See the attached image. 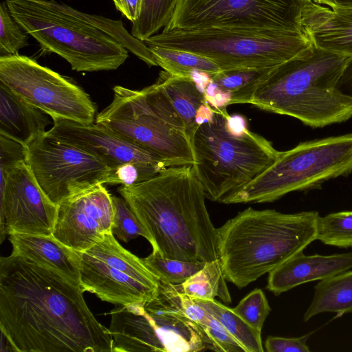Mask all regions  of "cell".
Listing matches in <instances>:
<instances>
[{
	"label": "cell",
	"mask_w": 352,
	"mask_h": 352,
	"mask_svg": "<svg viewBox=\"0 0 352 352\" xmlns=\"http://www.w3.org/2000/svg\"><path fill=\"white\" fill-rule=\"evenodd\" d=\"M317 4L329 6L331 9L352 10V0H311Z\"/></svg>",
	"instance_id": "obj_41"
},
{
	"label": "cell",
	"mask_w": 352,
	"mask_h": 352,
	"mask_svg": "<svg viewBox=\"0 0 352 352\" xmlns=\"http://www.w3.org/2000/svg\"><path fill=\"white\" fill-rule=\"evenodd\" d=\"M232 309L248 324L260 331L271 311L264 292L258 288L247 294Z\"/></svg>",
	"instance_id": "obj_33"
},
{
	"label": "cell",
	"mask_w": 352,
	"mask_h": 352,
	"mask_svg": "<svg viewBox=\"0 0 352 352\" xmlns=\"http://www.w3.org/2000/svg\"><path fill=\"white\" fill-rule=\"evenodd\" d=\"M50 116L0 83V133L25 144L46 132Z\"/></svg>",
	"instance_id": "obj_21"
},
{
	"label": "cell",
	"mask_w": 352,
	"mask_h": 352,
	"mask_svg": "<svg viewBox=\"0 0 352 352\" xmlns=\"http://www.w3.org/2000/svg\"><path fill=\"white\" fill-rule=\"evenodd\" d=\"M113 221L112 232L121 241L128 243L139 236L145 238L149 243L151 239L135 214L122 197L112 195Z\"/></svg>",
	"instance_id": "obj_31"
},
{
	"label": "cell",
	"mask_w": 352,
	"mask_h": 352,
	"mask_svg": "<svg viewBox=\"0 0 352 352\" xmlns=\"http://www.w3.org/2000/svg\"><path fill=\"white\" fill-rule=\"evenodd\" d=\"M65 275L11 254L0 259V329L17 352H111L109 329Z\"/></svg>",
	"instance_id": "obj_1"
},
{
	"label": "cell",
	"mask_w": 352,
	"mask_h": 352,
	"mask_svg": "<svg viewBox=\"0 0 352 352\" xmlns=\"http://www.w3.org/2000/svg\"><path fill=\"white\" fill-rule=\"evenodd\" d=\"M207 310L245 348L246 352H263L261 331L248 324L232 309L215 299L193 298Z\"/></svg>",
	"instance_id": "obj_26"
},
{
	"label": "cell",
	"mask_w": 352,
	"mask_h": 352,
	"mask_svg": "<svg viewBox=\"0 0 352 352\" xmlns=\"http://www.w3.org/2000/svg\"><path fill=\"white\" fill-rule=\"evenodd\" d=\"M78 254L84 292L118 305H144L157 295L158 278L142 258L123 248L113 232Z\"/></svg>",
	"instance_id": "obj_12"
},
{
	"label": "cell",
	"mask_w": 352,
	"mask_h": 352,
	"mask_svg": "<svg viewBox=\"0 0 352 352\" xmlns=\"http://www.w3.org/2000/svg\"><path fill=\"white\" fill-rule=\"evenodd\" d=\"M269 69L221 70L211 76L210 81L219 89L230 94V104H246L252 86Z\"/></svg>",
	"instance_id": "obj_28"
},
{
	"label": "cell",
	"mask_w": 352,
	"mask_h": 352,
	"mask_svg": "<svg viewBox=\"0 0 352 352\" xmlns=\"http://www.w3.org/2000/svg\"><path fill=\"white\" fill-rule=\"evenodd\" d=\"M58 211L25 161L1 168V242L6 234L52 235Z\"/></svg>",
	"instance_id": "obj_15"
},
{
	"label": "cell",
	"mask_w": 352,
	"mask_h": 352,
	"mask_svg": "<svg viewBox=\"0 0 352 352\" xmlns=\"http://www.w3.org/2000/svg\"><path fill=\"white\" fill-rule=\"evenodd\" d=\"M0 168L25 160L24 144L0 133Z\"/></svg>",
	"instance_id": "obj_37"
},
{
	"label": "cell",
	"mask_w": 352,
	"mask_h": 352,
	"mask_svg": "<svg viewBox=\"0 0 352 352\" xmlns=\"http://www.w3.org/2000/svg\"><path fill=\"white\" fill-rule=\"evenodd\" d=\"M316 240L328 245L352 248V211H342L319 216Z\"/></svg>",
	"instance_id": "obj_30"
},
{
	"label": "cell",
	"mask_w": 352,
	"mask_h": 352,
	"mask_svg": "<svg viewBox=\"0 0 352 352\" xmlns=\"http://www.w3.org/2000/svg\"><path fill=\"white\" fill-rule=\"evenodd\" d=\"M351 172L352 133L303 142L278 151L272 165L221 203L272 202Z\"/></svg>",
	"instance_id": "obj_9"
},
{
	"label": "cell",
	"mask_w": 352,
	"mask_h": 352,
	"mask_svg": "<svg viewBox=\"0 0 352 352\" xmlns=\"http://www.w3.org/2000/svg\"><path fill=\"white\" fill-rule=\"evenodd\" d=\"M155 82L182 118L191 139L198 126L196 122L197 113L207 102L204 92L192 77L173 76L166 71L160 73Z\"/></svg>",
	"instance_id": "obj_22"
},
{
	"label": "cell",
	"mask_w": 352,
	"mask_h": 352,
	"mask_svg": "<svg viewBox=\"0 0 352 352\" xmlns=\"http://www.w3.org/2000/svg\"><path fill=\"white\" fill-rule=\"evenodd\" d=\"M227 124L230 130L235 133H241L247 130L245 120L239 115L229 116L227 119Z\"/></svg>",
	"instance_id": "obj_40"
},
{
	"label": "cell",
	"mask_w": 352,
	"mask_h": 352,
	"mask_svg": "<svg viewBox=\"0 0 352 352\" xmlns=\"http://www.w3.org/2000/svg\"><path fill=\"white\" fill-rule=\"evenodd\" d=\"M143 0H124V15L132 23L139 17Z\"/></svg>",
	"instance_id": "obj_39"
},
{
	"label": "cell",
	"mask_w": 352,
	"mask_h": 352,
	"mask_svg": "<svg viewBox=\"0 0 352 352\" xmlns=\"http://www.w3.org/2000/svg\"><path fill=\"white\" fill-rule=\"evenodd\" d=\"M302 23L314 47L352 56V10H330L311 1L303 11Z\"/></svg>",
	"instance_id": "obj_19"
},
{
	"label": "cell",
	"mask_w": 352,
	"mask_h": 352,
	"mask_svg": "<svg viewBox=\"0 0 352 352\" xmlns=\"http://www.w3.org/2000/svg\"><path fill=\"white\" fill-rule=\"evenodd\" d=\"M311 0H179L163 30L236 28L305 33Z\"/></svg>",
	"instance_id": "obj_11"
},
{
	"label": "cell",
	"mask_w": 352,
	"mask_h": 352,
	"mask_svg": "<svg viewBox=\"0 0 352 352\" xmlns=\"http://www.w3.org/2000/svg\"><path fill=\"white\" fill-rule=\"evenodd\" d=\"M0 83L49 115L84 124L95 122L97 107L71 80L18 53L0 56Z\"/></svg>",
	"instance_id": "obj_13"
},
{
	"label": "cell",
	"mask_w": 352,
	"mask_h": 352,
	"mask_svg": "<svg viewBox=\"0 0 352 352\" xmlns=\"http://www.w3.org/2000/svg\"><path fill=\"white\" fill-rule=\"evenodd\" d=\"M143 42L197 54L221 70L274 67L313 46L302 32L236 28L163 30Z\"/></svg>",
	"instance_id": "obj_8"
},
{
	"label": "cell",
	"mask_w": 352,
	"mask_h": 352,
	"mask_svg": "<svg viewBox=\"0 0 352 352\" xmlns=\"http://www.w3.org/2000/svg\"><path fill=\"white\" fill-rule=\"evenodd\" d=\"M204 334L208 349L221 352H246L245 348L209 312L197 324Z\"/></svg>",
	"instance_id": "obj_34"
},
{
	"label": "cell",
	"mask_w": 352,
	"mask_h": 352,
	"mask_svg": "<svg viewBox=\"0 0 352 352\" xmlns=\"http://www.w3.org/2000/svg\"><path fill=\"white\" fill-rule=\"evenodd\" d=\"M352 269V252L305 255L300 252L270 271L267 289L274 295L300 285L321 280Z\"/></svg>",
	"instance_id": "obj_18"
},
{
	"label": "cell",
	"mask_w": 352,
	"mask_h": 352,
	"mask_svg": "<svg viewBox=\"0 0 352 352\" xmlns=\"http://www.w3.org/2000/svg\"><path fill=\"white\" fill-rule=\"evenodd\" d=\"M163 170L146 163H124L110 168L106 184L133 185L153 178Z\"/></svg>",
	"instance_id": "obj_35"
},
{
	"label": "cell",
	"mask_w": 352,
	"mask_h": 352,
	"mask_svg": "<svg viewBox=\"0 0 352 352\" xmlns=\"http://www.w3.org/2000/svg\"><path fill=\"white\" fill-rule=\"evenodd\" d=\"M338 89L352 99V56L346 64L337 83Z\"/></svg>",
	"instance_id": "obj_38"
},
{
	"label": "cell",
	"mask_w": 352,
	"mask_h": 352,
	"mask_svg": "<svg viewBox=\"0 0 352 352\" xmlns=\"http://www.w3.org/2000/svg\"><path fill=\"white\" fill-rule=\"evenodd\" d=\"M227 111L197 126L190 139L195 173L206 198L221 202L261 174L276 160L278 151L264 137L247 129L230 130Z\"/></svg>",
	"instance_id": "obj_6"
},
{
	"label": "cell",
	"mask_w": 352,
	"mask_h": 352,
	"mask_svg": "<svg viewBox=\"0 0 352 352\" xmlns=\"http://www.w3.org/2000/svg\"><path fill=\"white\" fill-rule=\"evenodd\" d=\"M147 47L153 54L157 66L173 76L192 77L195 74L201 73L210 77L221 71L214 62L197 54L159 46Z\"/></svg>",
	"instance_id": "obj_24"
},
{
	"label": "cell",
	"mask_w": 352,
	"mask_h": 352,
	"mask_svg": "<svg viewBox=\"0 0 352 352\" xmlns=\"http://www.w3.org/2000/svg\"><path fill=\"white\" fill-rule=\"evenodd\" d=\"M161 257L207 263L219 259V238L204 188L192 165L167 167L153 178L118 188Z\"/></svg>",
	"instance_id": "obj_2"
},
{
	"label": "cell",
	"mask_w": 352,
	"mask_h": 352,
	"mask_svg": "<svg viewBox=\"0 0 352 352\" xmlns=\"http://www.w3.org/2000/svg\"><path fill=\"white\" fill-rule=\"evenodd\" d=\"M109 314L113 351L208 349L204 333L182 309L178 285L160 281L157 295L144 305H120Z\"/></svg>",
	"instance_id": "obj_10"
},
{
	"label": "cell",
	"mask_w": 352,
	"mask_h": 352,
	"mask_svg": "<svg viewBox=\"0 0 352 352\" xmlns=\"http://www.w3.org/2000/svg\"><path fill=\"white\" fill-rule=\"evenodd\" d=\"M350 58L312 46L269 69L252 86L248 103L312 128L346 122L352 99L337 83Z\"/></svg>",
	"instance_id": "obj_3"
},
{
	"label": "cell",
	"mask_w": 352,
	"mask_h": 352,
	"mask_svg": "<svg viewBox=\"0 0 352 352\" xmlns=\"http://www.w3.org/2000/svg\"><path fill=\"white\" fill-rule=\"evenodd\" d=\"M12 254L52 268L80 285V258L78 252L52 235L10 234Z\"/></svg>",
	"instance_id": "obj_20"
},
{
	"label": "cell",
	"mask_w": 352,
	"mask_h": 352,
	"mask_svg": "<svg viewBox=\"0 0 352 352\" xmlns=\"http://www.w3.org/2000/svg\"><path fill=\"white\" fill-rule=\"evenodd\" d=\"M46 133L102 160L110 168L128 162H142L167 168L162 159L144 148L96 123L84 124L54 118Z\"/></svg>",
	"instance_id": "obj_17"
},
{
	"label": "cell",
	"mask_w": 352,
	"mask_h": 352,
	"mask_svg": "<svg viewBox=\"0 0 352 352\" xmlns=\"http://www.w3.org/2000/svg\"><path fill=\"white\" fill-rule=\"evenodd\" d=\"M113 221L112 195L98 184L58 205L52 236L82 252L111 233Z\"/></svg>",
	"instance_id": "obj_16"
},
{
	"label": "cell",
	"mask_w": 352,
	"mask_h": 352,
	"mask_svg": "<svg viewBox=\"0 0 352 352\" xmlns=\"http://www.w3.org/2000/svg\"><path fill=\"white\" fill-rule=\"evenodd\" d=\"M179 0H143L138 19L132 23L131 34L144 41L162 28L172 17Z\"/></svg>",
	"instance_id": "obj_27"
},
{
	"label": "cell",
	"mask_w": 352,
	"mask_h": 352,
	"mask_svg": "<svg viewBox=\"0 0 352 352\" xmlns=\"http://www.w3.org/2000/svg\"><path fill=\"white\" fill-rule=\"evenodd\" d=\"M116 8L121 12L123 14H124V0H113Z\"/></svg>",
	"instance_id": "obj_42"
},
{
	"label": "cell",
	"mask_w": 352,
	"mask_h": 352,
	"mask_svg": "<svg viewBox=\"0 0 352 352\" xmlns=\"http://www.w3.org/2000/svg\"><path fill=\"white\" fill-rule=\"evenodd\" d=\"M113 91L95 123L150 150L167 167L193 164L184 122L156 82L142 90L115 86Z\"/></svg>",
	"instance_id": "obj_7"
},
{
	"label": "cell",
	"mask_w": 352,
	"mask_h": 352,
	"mask_svg": "<svg viewBox=\"0 0 352 352\" xmlns=\"http://www.w3.org/2000/svg\"><path fill=\"white\" fill-rule=\"evenodd\" d=\"M28 34L12 16L6 2L0 4V56L13 55L28 45Z\"/></svg>",
	"instance_id": "obj_32"
},
{
	"label": "cell",
	"mask_w": 352,
	"mask_h": 352,
	"mask_svg": "<svg viewBox=\"0 0 352 352\" xmlns=\"http://www.w3.org/2000/svg\"><path fill=\"white\" fill-rule=\"evenodd\" d=\"M146 267L160 281L171 285H181L201 270L204 262L186 261L163 258L154 252L142 258Z\"/></svg>",
	"instance_id": "obj_29"
},
{
	"label": "cell",
	"mask_w": 352,
	"mask_h": 352,
	"mask_svg": "<svg viewBox=\"0 0 352 352\" xmlns=\"http://www.w3.org/2000/svg\"><path fill=\"white\" fill-rule=\"evenodd\" d=\"M310 334L298 338H284L268 336L265 342V349L268 352H309L307 344Z\"/></svg>",
	"instance_id": "obj_36"
},
{
	"label": "cell",
	"mask_w": 352,
	"mask_h": 352,
	"mask_svg": "<svg viewBox=\"0 0 352 352\" xmlns=\"http://www.w3.org/2000/svg\"><path fill=\"white\" fill-rule=\"evenodd\" d=\"M324 312L340 315L352 312V270L321 280L314 287L310 305L303 316L307 322Z\"/></svg>",
	"instance_id": "obj_23"
},
{
	"label": "cell",
	"mask_w": 352,
	"mask_h": 352,
	"mask_svg": "<svg viewBox=\"0 0 352 352\" xmlns=\"http://www.w3.org/2000/svg\"><path fill=\"white\" fill-rule=\"evenodd\" d=\"M317 211L274 209L239 212L217 228L219 259L227 281L243 288L316 240Z\"/></svg>",
	"instance_id": "obj_4"
},
{
	"label": "cell",
	"mask_w": 352,
	"mask_h": 352,
	"mask_svg": "<svg viewBox=\"0 0 352 352\" xmlns=\"http://www.w3.org/2000/svg\"><path fill=\"white\" fill-rule=\"evenodd\" d=\"M25 161L56 205L107 183L110 168L100 159L46 132L24 144Z\"/></svg>",
	"instance_id": "obj_14"
},
{
	"label": "cell",
	"mask_w": 352,
	"mask_h": 352,
	"mask_svg": "<svg viewBox=\"0 0 352 352\" xmlns=\"http://www.w3.org/2000/svg\"><path fill=\"white\" fill-rule=\"evenodd\" d=\"M179 287L182 293L192 298L213 300L218 297L226 303L232 300L220 259L206 263Z\"/></svg>",
	"instance_id": "obj_25"
},
{
	"label": "cell",
	"mask_w": 352,
	"mask_h": 352,
	"mask_svg": "<svg viewBox=\"0 0 352 352\" xmlns=\"http://www.w3.org/2000/svg\"><path fill=\"white\" fill-rule=\"evenodd\" d=\"M3 1L42 50L61 56L73 70H114L129 56L121 43L92 23L90 14L56 0Z\"/></svg>",
	"instance_id": "obj_5"
}]
</instances>
